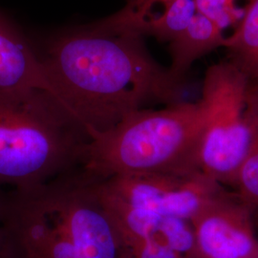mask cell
Masks as SVG:
<instances>
[{"label": "cell", "instance_id": "1", "mask_svg": "<svg viewBox=\"0 0 258 258\" xmlns=\"http://www.w3.org/2000/svg\"><path fill=\"white\" fill-rule=\"evenodd\" d=\"M41 61L52 95L89 136L110 130L149 103L181 102L183 85L137 36L87 26L51 39Z\"/></svg>", "mask_w": 258, "mask_h": 258}, {"label": "cell", "instance_id": "2", "mask_svg": "<svg viewBox=\"0 0 258 258\" xmlns=\"http://www.w3.org/2000/svg\"><path fill=\"white\" fill-rule=\"evenodd\" d=\"M0 223L21 258H123L99 180L80 167L43 184L0 189Z\"/></svg>", "mask_w": 258, "mask_h": 258}, {"label": "cell", "instance_id": "3", "mask_svg": "<svg viewBox=\"0 0 258 258\" xmlns=\"http://www.w3.org/2000/svg\"><path fill=\"white\" fill-rule=\"evenodd\" d=\"M90 139L52 94L0 91V188L43 184L81 167Z\"/></svg>", "mask_w": 258, "mask_h": 258}, {"label": "cell", "instance_id": "4", "mask_svg": "<svg viewBox=\"0 0 258 258\" xmlns=\"http://www.w3.org/2000/svg\"><path fill=\"white\" fill-rule=\"evenodd\" d=\"M203 125L199 101L136 111L110 130L90 136L80 168L99 181L115 176L198 170L196 151Z\"/></svg>", "mask_w": 258, "mask_h": 258}, {"label": "cell", "instance_id": "5", "mask_svg": "<svg viewBox=\"0 0 258 258\" xmlns=\"http://www.w3.org/2000/svg\"><path fill=\"white\" fill-rule=\"evenodd\" d=\"M199 102L204 125L196 167L222 185H231L258 140V105L249 100L247 79L228 60L208 69Z\"/></svg>", "mask_w": 258, "mask_h": 258}, {"label": "cell", "instance_id": "6", "mask_svg": "<svg viewBox=\"0 0 258 258\" xmlns=\"http://www.w3.org/2000/svg\"><path fill=\"white\" fill-rule=\"evenodd\" d=\"M99 188L106 199L189 222L226 189L200 170L115 176Z\"/></svg>", "mask_w": 258, "mask_h": 258}, {"label": "cell", "instance_id": "7", "mask_svg": "<svg viewBox=\"0 0 258 258\" xmlns=\"http://www.w3.org/2000/svg\"><path fill=\"white\" fill-rule=\"evenodd\" d=\"M201 258H258L252 212L225 189L190 221Z\"/></svg>", "mask_w": 258, "mask_h": 258}, {"label": "cell", "instance_id": "8", "mask_svg": "<svg viewBox=\"0 0 258 258\" xmlns=\"http://www.w3.org/2000/svg\"><path fill=\"white\" fill-rule=\"evenodd\" d=\"M52 94L41 58L22 32L0 12V91Z\"/></svg>", "mask_w": 258, "mask_h": 258}, {"label": "cell", "instance_id": "9", "mask_svg": "<svg viewBox=\"0 0 258 258\" xmlns=\"http://www.w3.org/2000/svg\"><path fill=\"white\" fill-rule=\"evenodd\" d=\"M223 32L212 19L199 13L195 14L188 26L170 42L171 65L168 73L174 82L183 85L186 73L195 60L223 47Z\"/></svg>", "mask_w": 258, "mask_h": 258}, {"label": "cell", "instance_id": "10", "mask_svg": "<svg viewBox=\"0 0 258 258\" xmlns=\"http://www.w3.org/2000/svg\"><path fill=\"white\" fill-rule=\"evenodd\" d=\"M197 13L194 0H174L159 15H149L144 19L129 21L112 27L93 29L108 34H125L137 37H155L161 41L171 42L188 26Z\"/></svg>", "mask_w": 258, "mask_h": 258}, {"label": "cell", "instance_id": "11", "mask_svg": "<svg viewBox=\"0 0 258 258\" xmlns=\"http://www.w3.org/2000/svg\"><path fill=\"white\" fill-rule=\"evenodd\" d=\"M228 61L247 79L250 92L258 95V0H248L237 26L225 37Z\"/></svg>", "mask_w": 258, "mask_h": 258}, {"label": "cell", "instance_id": "12", "mask_svg": "<svg viewBox=\"0 0 258 258\" xmlns=\"http://www.w3.org/2000/svg\"><path fill=\"white\" fill-rule=\"evenodd\" d=\"M231 186L252 215L258 214V140L239 166Z\"/></svg>", "mask_w": 258, "mask_h": 258}, {"label": "cell", "instance_id": "13", "mask_svg": "<svg viewBox=\"0 0 258 258\" xmlns=\"http://www.w3.org/2000/svg\"><path fill=\"white\" fill-rule=\"evenodd\" d=\"M173 1L174 0H128L124 8L96 24L100 27H112L129 21L144 19L152 14L154 7L160 5L165 8Z\"/></svg>", "mask_w": 258, "mask_h": 258}, {"label": "cell", "instance_id": "14", "mask_svg": "<svg viewBox=\"0 0 258 258\" xmlns=\"http://www.w3.org/2000/svg\"><path fill=\"white\" fill-rule=\"evenodd\" d=\"M197 13L212 19L222 30L239 21L235 0H194Z\"/></svg>", "mask_w": 258, "mask_h": 258}, {"label": "cell", "instance_id": "15", "mask_svg": "<svg viewBox=\"0 0 258 258\" xmlns=\"http://www.w3.org/2000/svg\"><path fill=\"white\" fill-rule=\"evenodd\" d=\"M0 258H21L9 232L0 223Z\"/></svg>", "mask_w": 258, "mask_h": 258}, {"label": "cell", "instance_id": "16", "mask_svg": "<svg viewBox=\"0 0 258 258\" xmlns=\"http://www.w3.org/2000/svg\"><path fill=\"white\" fill-rule=\"evenodd\" d=\"M253 220H254V225H255V229H256L258 234V214L253 215Z\"/></svg>", "mask_w": 258, "mask_h": 258}]
</instances>
